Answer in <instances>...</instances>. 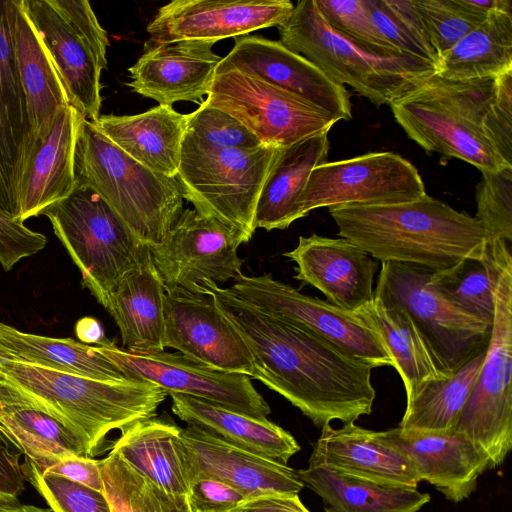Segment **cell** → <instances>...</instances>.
I'll use <instances>...</instances> for the list:
<instances>
[{
  "instance_id": "1",
  "label": "cell",
  "mask_w": 512,
  "mask_h": 512,
  "mask_svg": "<svg viewBox=\"0 0 512 512\" xmlns=\"http://www.w3.org/2000/svg\"><path fill=\"white\" fill-rule=\"evenodd\" d=\"M197 291L211 294L248 346L256 380L297 407L319 428L334 420L354 423L372 412V367L326 339L263 313L211 280Z\"/></svg>"
},
{
  "instance_id": "2",
  "label": "cell",
  "mask_w": 512,
  "mask_h": 512,
  "mask_svg": "<svg viewBox=\"0 0 512 512\" xmlns=\"http://www.w3.org/2000/svg\"><path fill=\"white\" fill-rule=\"evenodd\" d=\"M338 235L371 257L432 271L464 259L483 260L487 235L475 217L427 194L388 205L347 204L328 208Z\"/></svg>"
},
{
  "instance_id": "3",
  "label": "cell",
  "mask_w": 512,
  "mask_h": 512,
  "mask_svg": "<svg viewBox=\"0 0 512 512\" xmlns=\"http://www.w3.org/2000/svg\"><path fill=\"white\" fill-rule=\"evenodd\" d=\"M167 392L145 381H101L0 360V402L49 414L79 432L97 454L112 430L156 417Z\"/></svg>"
},
{
  "instance_id": "4",
  "label": "cell",
  "mask_w": 512,
  "mask_h": 512,
  "mask_svg": "<svg viewBox=\"0 0 512 512\" xmlns=\"http://www.w3.org/2000/svg\"><path fill=\"white\" fill-rule=\"evenodd\" d=\"M496 78L455 81L433 73L390 104L406 135L429 152L455 157L480 172L512 167L489 142L483 127Z\"/></svg>"
},
{
  "instance_id": "5",
  "label": "cell",
  "mask_w": 512,
  "mask_h": 512,
  "mask_svg": "<svg viewBox=\"0 0 512 512\" xmlns=\"http://www.w3.org/2000/svg\"><path fill=\"white\" fill-rule=\"evenodd\" d=\"M76 184L100 195L134 235L158 245L183 211L177 178L138 163L84 119L75 151Z\"/></svg>"
},
{
  "instance_id": "6",
  "label": "cell",
  "mask_w": 512,
  "mask_h": 512,
  "mask_svg": "<svg viewBox=\"0 0 512 512\" xmlns=\"http://www.w3.org/2000/svg\"><path fill=\"white\" fill-rule=\"evenodd\" d=\"M280 42L340 85L376 106L389 105L435 73V66L407 54L378 55L334 30L315 0H301L278 27Z\"/></svg>"
},
{
  "instance_id": "7",
  "label": "cell",
  "mask_w": 512,
  "mask_h": 512,
  "mask_svg": "<svg viewBox=\"0 0 512 512\" xmlns=\"http://www.w3.org/2000/svg\"><path fill=\"white\" fill-rule=\"evenodd\" d=\"M511 245L487 244L494 266V319L486 355L454 432L501 466L512 448V256Z\"/></svg>"
},
{
  "instance_id": "8",
  "label": "cell",
  "mask_w": 512,
  "mask_h": 512,
  "mask_svg": "<svg viewBox=\"0 0 512 512\" xmlns=\"http://www.w3.org/2000/svg\"><path fill=\"white\" fill-rule=\"evenodd\" d=\"M78 267L82 284L104 308L122 278L151 259L140 241L94 190L77 185L43 213Z\"/></svg>"
},
{
  "instance_id": "9",
  "label": "cell",
  "mask_w": 512,
  "mask_h": 512,
  "mask_svg": "<svg viewBox=\"0 0 512 512\" xmlns=\"http://www.w3.org/2000/svg\"><path fill=\"white\" fill-rule=\"evenodd\" d=\"M281 148L210 149L183 140L177 180L199 213L239 231L248 242L262 186Z\"/></svg>"
},
{
  "instance_id": "10",
  "label": "cell",
  "mask_w": 512,
  "mask_h": 512,
  "mask_svg": "<svg viewBox=\"0 0 512 512\" xmlns=\"http://www.w3.org/2000/svg\"><path fill=\"white\" fill-rule=\"evenodd\" d=\"M63 81L70 105L96 121L101 72L107 65V32L86 0H22Z\"/></svg>"
},
{
  "instance_id": "11",
  "label": "cell",
  "mask_w": 512,
  "mask_h": 512,
  "mask_svg": "<svg viewBox=\"0 0 512 512\" xmlns=\"http://www.w3.org/2000/svg\"><path fill=\"white\" fill-rule=\"evenodd\" d=\"M431 271L408 263L384 262L374 296L407 312L451 374L487 348L492 326L460 310L435 290L429 281Z\"/></svg>"
},
{
  "instance_id": "12",
  "label": "cell",
  "mask_w": 512,
  "mask_h": 512,
  "mask_svg": "<svg viewBox=\"0 0 512 512\" xmlns=\"http://www.w3.org/2000/svg\"><path fill=\"white\" fill-rule=\"evenodd\" d=\"M205 102L240 121L262 144L279 148L329 133L338 122L301 96L236 69L216 70Z\"/></svg>"
},
{
  "instance_id": "13",
  "label": "cell",
  "mask_w": 512,
  "mask_h": 512,
  "mask_svg": "<svg viewBox=\"0 0 512 512\" xmlns=\"http://www.w3.org/2000/svg\"><path fill=\"white\" fill-rule=\"evenodd\" d=\"M227 290L253 308L298 325L326 339L373 369L391 366L381 342L355 313L308 296L270 274L240 275Z\"/></svg>"
},
{
  "instance_id": "14",
  "label": "cell",
  "mask_w": 512,
  "mask_h": 512,
  "mask_svg": "<svg viewBox=\"0 0 512 512\" xmlns=\"http://www.w3.org/2000/svg\"><path fill=\"white\" fill-rule=\"evenodd\" d=\"M426 194L417 168L399 154L370 152L315 167L299 200L301 218L318 208L388 205Z\"/></svg>"
},
{
  "instance_id": "15",
  "label": "cell",
  "mask_w": 512,
  "mask_h": 512,
  "mask_svg": "<svg viewBox=\"0 0 512 512\" xmlns=\"http://www.w3.org/2000/svg\"><path fill=\"white\" fill-rule=\"evenodd\" d=\"M98 346L130 380L149 382L167 394L196 397L258 419H267L271 412L245 374L216 370L179 352L127 350L108 338Z\"/></svg>"
},
{
  "instance_id": "16",
  "label": "cell",
  "mask_w": 512,
  "mask_h": 512,
  "mask_svg": "<svg viewBox=\"0 0 512 512\" xmlns=\"http://www.w3.org/2000/svg\"><path fill=\"white\" fill-rule=\"evenodd\" d=\"M244 236L195 209H183L164 239L150 247L152 262L165 289L198 292L201 280L224 283L242 275L238 255Z\"/></svg>"
},
{
  "instance_id": "17",
  "label": "cell",
  "mask_w": 512,
  "mask_h": 512,
  "mask_svg": "<svg viewBox=\"0 0 512 512\" xmlns=\"http://www.w3.org/2000/svg\"><path fill=\"white\" fill-rule=\"evenodd\" d=\"M163 346L216 370L256 378L251 352L241 335L203 291L166 289Z\"/></svg>"
},
{
  "instance_id": "18",
  "label": "cell",
  "mask_w": 512,
  "mask_h": 512,
  "mask_svg": "<svg viewBox=\"0 0 512 512\" xmlns=\"http://www.w3.org/2000/svg\"><path fill=\"white\" fill-rule=\"evenodd\" d=\"M293 9L289 0H174L160 7L148 24L144 51L183 40L216 43L278 27Z\"/></svg>"
},
{
  "instance_id": "19",
  "label": "cell",
  "mask_w": 512,
  "mask_h": 512,
  "mask_svg": "<svg viewBox=\"0 0 512 512\" xmlns=\"http://www.w3.org/2000/svg\"><path fill=\"white\" fill-rule=\"evenodd\" d=\"M180 447L189 484L201 478L218 480L248 500L298 495L304 487L291 467L232 446L195 426L180 428Z\"/></svg>"
},
{
  "instance_id": "20",
  "label": "cell",
  "mask_w": 512,
  "mask_h": 512,
  "mask_svg": "<svg viewBox=\"0 0 512 512\" xmlns=\"http://www.w3.org/2000/svg\"><path fill=\"white\" fill-rule=\"evenodd\" d=\"M217 69H236L253 74L277 87L301 96L337 121L352 118L350 93L315 64L289 50L280 41L261 36L235 40Z\"/></svg>"
},
{
  "instance_id": "21",
  "label": "cell",
  "mask_w": 512,
  "mask_h": 512,
  "mask_svg": "<svg viewBox=\"0 0 512 512\" xmlns=\"http://www.w3.org/2000/svg\"><path fill=\"white\" fill-rule=\"evenodd\" d=\"M283 256L296 263V280L317 288L344 311L354 313L374 296L378 261L346 238L300 236Z\"/></svg>"
},
{
  "instance_id": "22",
  "label": "cell",
  "mask_w": 512,
  "mask_h": 512,
  "mask_svg": "<svg viewBox=\"0 0 512 512\" xmlns=\"http://www.w3.org/2000/svg\"><path fill=\"white\" fill-rule=\"evenodd\" d=\"M10 1L0 0V208L16 219L22 182L39 142L17 71Z\"/></svg>"
},
{
  "instance_id": "23",
  "label": "cell",
  "mask_w": 512,
  "mask_h": 512,
  "mask_svg": "<svg viewBox=\"0 0 512 512\" xmlns=\"http://www.w3.org/2000/svg\"><path fill=\"white\" fill-rule=\"evenodd\" d=\"M214 43L183 40L145 51L128 69L132 90L159 105L196 102L207 95L222 58Z\"/></svg>"
},
{
  "instance_id": "24",
  "label": "cell",
  "mask_w": 512,
  "mask_h": 512,
  "mask_svg": "<svg viewBox=\"0 0 512 512\" xmlns=\"http://www.w3.org/2000/svg\"><path fill=\"white\" fill-rule=\"evenodd\" d=\"M308 465H323L347 476L382 485L417 488L421 481L410 458L385 441L380 431L354 423L321 428Z\"/></svg>"
},
{
  "instance_id": "25",
  "label": "cell",
  "mask_w": 512,
  "mask_h": 512,
  "mask_svg": "<svg viewBox=\"0 0 512 512\" xmlns=\"http://www.w3.org/2000/svg\"><path fill=\"white\" fill-rule=\"evenodd\" d=\"M380 434L410 458L421 481L435 486L452 502L468 498L475 491L478 478L489 470L488 457L454 431L403 434L397 427Z\"/></svg>"
},
{
  "instance_id": "26",
  "label": "cell",
  "mask_w": 512,
  "mask_h": 512,
  "mask_svg": "<svg viewBox=\"0 0 512 512\" xmlns=\"http://www.w3.org/2000/svg\"><path fill=\"white\" fill-rule=\"evenodd\" d=\"M84 116L72 105L63 107L46 138L39 142L25 173L17 221L43 215L76 187L75 151Z\"/></svg>"
},
{
  "instance_id": "27",
  "label": "cell",
  "mask_w": 512,
  "mask_h": 512,
  "mask_svg": "<svg viewBox=\"0 0 512 512\" xmlns=\"http://www.w3.org/2000/svg\"><path fill=\"white\" fill-rule=\"evenodd\" d=\"M13 51L29 121L37 142L50 132L59 111L70 105L63 81L22 0L10 1Z\"/></svg>"
},
{
  "instance_id": "28",
  "label": "cell",
  "mask_w": 512,
  "mask_h": 512,
  "mask_svg": "<svg viewBox=\"0 0 512 512\" xmlns=\"http://www.w3.org/2000/svg\"><path fill=\"white\" fill-rule=\"evenodd\" d=\"M93 123L138 163L168 178H177L187 114L158 105L136 115H100Z\"/></svg>"
},
{
  "instance_id": "29",
  "label": "cell",
  "mask_w": 512,
  "mask_h": 512,
  "mask_svg": "<svg viewBox=\"0 0 512 512\" xmlns=\"http://www.w3.org/2000/svg\"><path fill=\"white\" fill-rule=\"evenodd\" d=\"M173 413L226 443L287 465L300 450L295 438L268 419L254 418L196 397L169 392Z\"/></svg>"
},
{
  "instance_id": "30",
  "label": "cell",
  "mask_w": 512,
  "mask_h": 512,
  "mask_svg": "<svg viewBox=\"0 0 512 512\" xmlns=\"http://www.w3.org/2000/svg\"><path fill=\"white\" fill-rule=\"evenodd\" d=\"M383 345L392 367L400 375L406 400L425 384L448 377V374L414 324L401 307L372 300L354 312Z\"/></svg>"
},
{
  "instance_id": "31",
  "label": "cell",
  "mask_w": 512,
  "mask_h": 512,
  "mask_svg": "<svg viewBox=\"0 0 512 512\" xmlns=\"http://www.w3.org/2000/svg\"><path fill=\"white\" fill-rule=\"evenodd\" d=\"M165 293L152 258L122 278L111 293L106 309L119 328L123 348L164 350Z\"/></svg>"
},
{
  "instance_id": "32",
  "label": "cell",
  "mask_w": 512,
  "mask_h": 512,
  "mask_svg": "<svg viewBox=\"0 0 512 512\" xmlns=\"http://www.w3.org/2000/svg\"><path fill=\"white\" fill-rule=\"evenodd\" d=\"M329 133L306 138L281 148L262 186L255 228L286 229L301 218L299 200L311 171L327 162Z\"/></svg>"
},
{
  "instance_id": "33",
  "label": "cell",
  "mask_w": 512,
  "mask_h": 512,
  "mask_svg": "<svg viewBox=\"0 0 512 512\" xmlns=\"http://www.w3.org/2000/svg\"><path fill=\"white\" fill-rule=\"evenodd\" d=\"M0 431L24 455L26 480L62 458L95 455L79 432L34 408L0 402Z\"/></svg>"
},
{
  "instance_id": "34",
  "label": "cell",
  "mask_w": 512,
  "mask_h": 512,
  "mask_svg": "<svg viewBox=\"0 0 512 512\" xmlns=\"http://www.w3.org/2000/svg\"><path fill=\"white\" fill-rule=\"evenodd\" d=\"M0 360L40 366L109 382L128 379L100 349L72 338H52L20 331L0 322Z\"/></svg>"
},
{
  "instance_id": "35",
  "label": "cell",
  "mask_w": 512,
  "mask_h": 512,
  "mask_svg": "<svg viewBox=\"0 0 512 512\" xmlns=\"http://www.w3.org/2000/svg\"><path fill=\"white\" fill-rule=\"evenodd\" d=\"M296 472L321 497L326 512H418L431 499L417 488L382 485L323 465H308Z\"/></svg>"
},
{
  "instance_id": "36",
  "label": "cell",
  "mask_w": 512,
  "mask_h": 512,
  "mask_svg": "<svg viewBox=\"0 0 512 512\" xmlns=\"http://www.w3.org/2000/svg\"><path fill=\"white\" fill-rule=\"evenodd\" d=\"M512 70V9L491 12L442 54L435 73L455 81L497 78Z\"/></svg>"
},
{
  "instance_id": "37",
  "label": "cell",
  "mask_w": 512,
  "mask_h": 512,
  "mask_svg": "<svg viewBox=\"0 0 512 512\" xmlns=\"http://www.w3.org/2000/svg\"><path fill=\"white\" fill-rule=\"evenodd\" d=\"M112 450L167 493L187 498L189 483L180 447V428L152 418L121 433Z\"/></svg>"
},
{
  "instance_id": "38",
  "label": "cell",
  "mask_w": 512,
  "mask_h": 512,
  "mask_svg": "<svg viewBox=\"0 0 512 512\" xmlns=\"http://www.w3.org/2000/svg\"><path fill=\"white\" fill-rule=\"evenodd\" d=\"M486 350L448 377L425 384L406 400L399 431L403 434L452 432L477 380Z\"/></svg>"
},
{
  "instance_id": "39",
  "label": "cell",
  "mask_w": 512,
  "mask_h": 512,
  "mask_svg": "<svg viewBox=\"0 0 512 512\" xmlns=\"http://www.w3.org/2000/svg\"><path fill=\"white\" fill-rule=\"evenodd\" d=\"M100 469L112 512H192L187 498L167 493L113 450Z\"/></svg>"
},
{
  "instance_id": "40",
  "label": "cell",
  "mask_w": 512,
  "mask_h": 512,
  "mask_svg": "<svg viewBox=\"0 0 512 512\" xmlns=\"http://www.w3.org/2000/svg\"><path fill=\"white\" fill-rule=\"evenodd\" d=\"M429 281L451 304L492 326L494 266L488 249L483 260L468 258L431 271Z\"/></svg>"
},
{
  "instance_id": "41",
  "label": "cell",
  "mask_w": 512,
  "mask_h": 512,
  "mask_svg": "<svg viewBox=\"0 0 512 512\" xmlns=\"http://www.w3.org/2000/svg\"><path fill=\"white\" fill-rule=\"evenodd\" d=\"M375 28L398 51L434 66L438 56L430 46L412 0H365Z\"/></svg>"
},
{
  "instance_id": "42",
  "label": "cell",
  "mask_w": 512,
  "mask_h": 512,
  "mask_svg": "<svg viewBox=\"0 0 512 512\" xmlns=\"http://www.w3.org/2000/svg\"><path fill=\"white\" fill-rule=\"evenodd\" d=\"M412 3L438 59L486 19L472 11L464 0H412Z\"/></svg>"
},
{
  "instance_id": "43",
  "label": "cell",
  "mask_w": 512,
  "mask_h": 512,
  "mask_svg": "<svg viewBox=\"0 0 512 512\" xmlns=\"http://www.w3.org/2000/svg\"><path fill=\"white\" fill-rule=\"evenodd\" d=\"M476 185V220L487 235V243L512 242V167L481 172Z\"/></svg>"
},
{
  "instance_id": "44",
  "label": "cell",
  "mask_w": 512,
  "mask_h": 512,
  "mask_svg": "<svg viewBox=\"0 0 512 512\" xmlns=\"http://www.w3.org/2000/svg\"><path fill=\"white\" fill-rule=\"evenodd\" d=\"M183 140L210 149H248L262 144L240 121L205 101L187 114Z\"/></svg>"
},
{
  "instance_id": "45",
  "label": "cell",
  "mask_w": 512,
  "mask_h": 512,
  "mask_svg": "<svg viewBox=\"0 0 512 512\" xmlns=\"http://www.w3.org/2000/svg\"><path fill=\"white\" fill-rule=\"evenodd\" d=\"M326 22L360 46L383 56L405 54L395 49L370 20L365 0H315Z\"/></svg>"
},
{
  "instance_id": "46",
  "label": "cell",
  "mask_w": 512,
  "mask_h": 512,
  "mask_svg": "<svg viewBox=\"0 0 512 512\" xmlns=\"http://www.w3.org/2000/svg\"><path fill=\"white\" fill-rule=\"evenodd\" d=\"M54 512H112L104 492L62 475L44 473L27 479Z\"/></svg>"
},
{
  "instance_id": "47",
  "label": "cell",
  "mask_w": 512,
  "mask_h": 512,
  "mask_svg": "<svg viewBox=\"0 0 512 512\" xmlns=\"http://www.w3.org/2000/svg\"><path fill=\"white\" fill-rule=\"evenodd\" d=\"M483 127L496 152L512 166V70L496 78Z\"/></svg>"
},
{
  "instance_id": "48",
  "label": "cell",
  "mask_w": 512,
  "mask_h": 512,
  "mask_svg": "<svg viewBox=\"0 0 512 512\" xmlns=\"http://www.w3.org/2000/svg\"><path fill=\"white\" fill-rule=\"evenodd\" d=\"M47 244V238L12 218L0 208V264L9 271L21 259L32 256Z\"/></svg>"
},
{
  "instance_id": "49",
  "label": "cell",
  "mask_w": 512,
  "mask_h": 512,
  "mask_svg": "<svg viewBox=\"0 0 512 512\" xmlns=\"http://www.w3.org/2000/svg\"><path fill=\"white\" fill-rule=\"evenodd\" d=\"M187 500L192 512H231L248 498L226 483L201 478L189 484Z\"/></svg>"
},
{
  "instance_id": "50",
  "label": "cell",
  "mask_w": 512,
  "mask_h": 512,
  "mask_svg": "<svg viewBox=\"0 0 512 512\" xmlns=\"http://www.w3.org/2000/svg\"><path fill=\"white\" fill-rule=\"evenodd\" d=\"M21 452L0 431V501H16L25 490Z\"/></svg>"
},
{
  "instance_id": "51",
  "label": "cell",
  "mask_w": 512,
  "mask_h": 512,
  "mask_svg": "<svg viewBox=\"0 0 512 512\" xmlns=\"http://www.w3.org/2000/svg\"><path fill=\"white\" fill-rule=\"evenodd\" d=\"M44 473L59 474L103 492L100 460L89 457L69 456L55 462Z\"/></svg>"
},
{
  "instance_id": "52",
  "label": "cell",
  "mask_w": 512,
  "mask_h": 512,
  "mask_svg": "<svg viewBox=\"0 0 512 512\" xmlns=\"http://www.w3.org/2000/svg\"><path fill=\"white\" fill-rule=\"evenodd\" d=\"M231 512H310L298 495H267L249 499Z\"/></svg>"
},
{
  "instance_id": "53",
  "label": "cell",
  "mask_w": 512,
  "mask_h": 512,
  "mask_svg": "<svg viewBox=\"0 0 512 512\" xmlns=\"http://www.w3.org/2000/svg\"><path fill=\"white\" fill-rule=\"evenodd\" d=\"M75 333L81 343L100 345L105 339V333L100 322L93 317H83L75 325Z\"/></svg>"
},
{
  "instance_id": "54",
  "label": "cell",
  "mask_w": 512,
  "mask_h": 512,
  "mask_svg": "<svg viewBox=\"0 0 512 512\" xmlns=\"http://www.w3.org/2000/svg\"><path fill=\"white\" fill-rule=\"evenodd\" d=\"M0 512H54L52 509L21 504L16 501H0Z\"/></svg>"
}]
</instances>
